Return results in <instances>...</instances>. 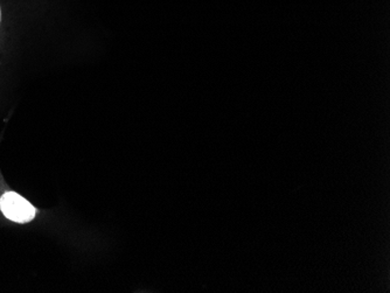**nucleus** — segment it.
Wrapping results in <instances>:
<instances>
[{
	"label": "nucleus",
	"instance_id": "1",
	"mask_svg": "<svg viewBox=\"0 0 390 293\" xmlns=\"http://www.w3.org/2000/svg\"><path fill=\"white\" fill-rule=\"evenodd\" d=\"M0 210L16 223H28L35 217L33 205L14 192H7L0 198Z\"/></svg>",
	"mask_w": 390,
	"mask_h": 293
},
{
	"label": "nucleus",
	"instance_id": "2",
	"mask_svg": "<svg viewBox=\"0 0 390 293\" xmlns=\"http://www.w3.org/2000/svg\"><path fill=\"white\" fill-rule=\"evenodd\" d=\"M0 21H2V9H0Z\"/></svg>",
	"mask_w": 390,
	"mask_h": 293
}]
</instances>
